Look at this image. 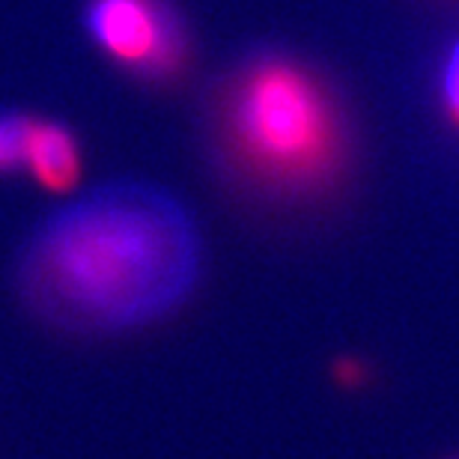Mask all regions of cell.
<instances>
[{"label":"cell","instance_id":"obj_3","mask_svg":"<svg viewBox=\"0 0 459 459\" xmlns=\"http://www.w3.org/2000/svg\"><path fill=\"white\" fill-rule=\"evenodd\" d=\"M84 27L99 51L143 78H168L186 60V30L164 0H90Z\"/></svg>","mask_w":459,"mask_h":459},{"label":"cell","instance_id":"obj_4","mask_svg":"<svg viewBox=\"0 0 459 459\" xmlns=\"http://www.w3.org/2000/svg\"><path fill=\"white\" fill-rule=\"evenodd\" d=\"M27 170L51 195H69L81 179V146L78 137L63 123L36 117Z\"/></svg>","mask_w":459,"mask_h":459},{"label":"cell","instance_id":"obj_1","mask_svg":"<svg viewBox=\"0 0 459 459\" xmlns=\"http://www.w3.org/2000/svg\"><path fill=\"white\" fill-rule=\"evenodd\" d=\"M200 254L195 218L170 191L114 179L45 218L18 287L66 332L117 334L173 314L200 278Z\"/></svg>","mask_w":459,"mask_h":459},{"label":"cell","instance_id":"obj_6","mask_svg":"<svg viewBox=\"0 0 459 459\" xmlns=\"http://www.w3.org/2000/svg\"><path fill=\"white\" fill-rule=\"evenodd\" d=\"M438 96L451 126L459 128V39L451 45L447 57L442 63V81H438Z\"/></svg>","mask_w":459,"mask_h":459},{"label":"cell","instance_id":"obj_2","mask_svg":"<svg viewBox=\"0 0 459 459\" xmlns=\"http://www.w3.org/2000/svg\"><path fill=\"white\" fill-rule=\"evenodd\" d=\"M218 126L230 161L283 195L328 186L349 152L343 111L325 81L301 60L269 48L227 78Z\"/></svg>","mask_w":459,"mask_h":459},{"label":"cell","instance_id":"obj_5","mask_svg":"<svg viewBox=\"0 0 459 459\" xmlns=\"http://www.w3.org/2000/svg\"><path fill=\"white\" fill-rule=\"evenodd\" d=\"M36 117L24 111H0V177L27 170Z\"/></svg>","mask_w":459,"mask_h":459}]
</instances>
